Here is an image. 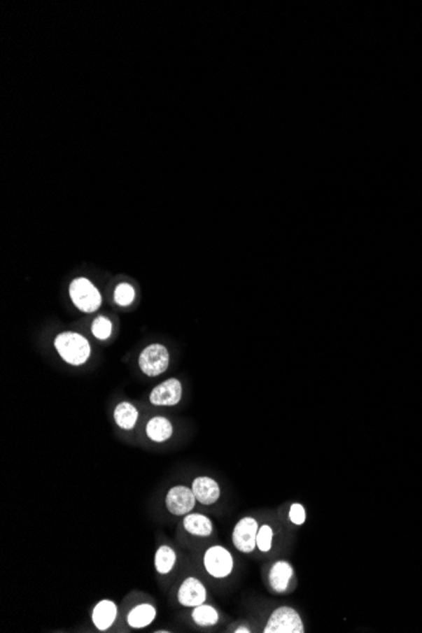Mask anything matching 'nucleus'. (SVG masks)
<instances>
[{"mask_svg": "<svg viewBox=\"0 0 422 633\" xmlns=\"http://www.w3.org/2000/svg\"><path fill=\"white\" fill-rule=\"evenodd\" d=\"M70 296L75 306L83 313H94L101 305V296L87 278H76L70 285Z\"/></svg>", "mask_w": 422, "mask_h": 633, "instance_id": "4", "label": "nucleus"}, {"mask_svg": "<svg viewBox=\"0 0 422 633\" xmlns=\"http://www.w3.org/2000/svg\"><path fill=\"white\" fill-rule=\"evenodd\" d=\"M204 568L211 578L225 579L234 569L233 554L221 545H213L204 554Z\"/></svg>", "mask_w": 422, "mask_h": 633, "instance_id": "3", "label": "nucleus"}, {"mask_svg": "<svg viewBox=\"0 0 422 633\" xmlns=\"http://www.w3.org/2000/svg\"><path fill=\"white\" fill-rule=\"evenodd\" d=\"M115 424L123 430H132L138 420V411L129 402H120L114 410Z\"/></svg>", "mask_w": 422, "mask_h": 633, "instance_id": "16", "label": "nucleus"}, {"mask_svg": "<svg viewBox=\"0 0 422 633\" xmlns=\"http://www.w3.org/2000/svg\"><path fill=\"white\" fill-rule=\"evenodd\" d=\"M274 531L269 525H262L257 534V548L260 553H269L273 548Z\"/></svg>", "mask_w": 422, "mask_h": 633, "instance_id": "19", "label": "nucleus"}, {"mask_svg": "<svg viewBox=\"0 0 422 633\" xmlns=\"http://www.w3.org/2000/svg\"><path fill=\"white\" fill-rule=\"evenodd\" d=\"M191 490L195 495L196 501L204 506H213L220 499V485L213 478H196L192 482Z\"/></svg>", "mask_w": 422, "mask_h": 633, "instance_id": "10", "label": "nucleus"}, {"mask_svg": "<svg viewBox=\"0 0 422 633\" xmlns=\"http://www.w3.org/2000/svg\"><path fill=\"white\" fill-rule=\"evenodd\" d=\"M260 529L258 521L254 517L241 518L234 526L232 541L234 548L243 554H252L257 548V534Z\"/></svg>", "mask_w": 422, "mask_h": 633, "instance_id": "5", "label": "nucleus"}, {"mask_svg": "<svg viewBox=\"0 0 422 633\" xmlns=\"http://www.w3.org/2000/svg\"><path fill=\"white\" fill-rule=\"evenodd\" d=\"M191 617L196 625L200 627L215 626L219 623V620H220L219 612L213 606H209L205 603L194 608V611L191 612Z\"/></svg>", "mask_w": 422, "mask_h": 633, "instance_id": "17", "label": "nucleus"}, {"mask_svg": "<svg viewBox=\"0 0 422 633\" xmlns=\"http://www.w3.org/2000/svg\"><path fill=\"white\" fill-rule=\"evenodd\" d=\"M156 608L150 603H142L130 611L127 617V622L132 628L138 630V628L150 626L156 618Z\"/></svg>", "mask_w": 422, "mask_h": 633, "instance_id": "14", "label": "nucleus"}, {"mask_svg": "<svg viewBox=\"0 0 422 633\" xmlns=\"http://www.w3.org/2000/svg\"><path fill=\"white\" fill-rule=\"evenodd\" d=\"M194 492L186 485H175L166 495V507L175 516H186L195 508Z\"/></svg>", "mask_w": 422, "mask_h": 633, "instance_id": "7", "label": "nucleus"}, {"mask_svg": "<svg viewBox=\"0 0 422 633\" xmlns=\"http://www.w3.org/2000/svg\"><path fill=\"white\" fill-rule=\"evenodd\" d=\"M55 348L61 358L71 366H83L90 358V344L78 333L59 334L55 340Z\"/></svg>", "mask_w": 422, "mask_h": 633, "instance_id": "1", "label": "nucleus"}, {"mask_svg": "<svg viewBox=\"0 0 422 633\" xmlns=\"http://www.w3.org/2000/svg\"><path fill=\"white\" fill-rule=\"evenodd\" d=\"M114 300L119 306H129L134 300V290L128 283H120L115 288Z\"/></svg>", "mask_w": 422, "mask_h": 633, "instance_id": "20", "label": "nucleus"}, {"mask_svg": "<svg viewBox=\"0 0 422 633\" xmlns=\"http://www.w3.org/2000/svg\"><path fill=\"white\" fill-rule=\"evenodd\" d=\"M146 432H147V436L152 441L163 443V441L169 440L172 436L174 429H172V424L169 422V420L166 418H161V416H157V418H150V421H148L147 427H146Z\"/></svg>", "mask_w": 422, "mask_h": 633, "instance_id": "15", "label": "nucleus"}, {"mask_svg": "<svg viewBox=\"0 0 422 633\" xmlns=\"http://www.w3.org/2000/svg\"><path fill=\"white\" fill-rule=\"evenodd\" d=\"M117 604L109 599H103L92 609L91 620L99 631H106L117 620Z\"/></svg>", "mask_w": 422, "mask_h": 633, "instance_id": "12", "label": "nucleus"}, {"mask_svg": "<svg viewBox=\"0 0 422 633\" xmlns=\"http://www.w3.org/2000/svg\"><path fill=\"white\" fill-rule=\"evenodd\" d=\"M208 598V590L202 581L197 578L189 576L182 581L177 592L178 603L183 607L195 608L204 604Z\"/></svg>", "mask_w": 422, "mask_h": 633, "instance_id": "8", "label": "nucleus"}, {"mask_svg": "<svg viewBox=\"0 0 422 633\" xmlns=\"http://www.w3.org/2000/svg\"><path fill=\"white\" fill-rule=\"evenodd\" d=\"M91 332H92L94 336H95L97 339H108V338L111 336V320H109V319H106V318H104V316L97 318V319L94 320V322H92Z\"/></svg>", "mask_w": 422, "mask_h": 633, "instance_id": "21", "label": "nucleus"}, {"mask_svg": "<svg viewBox=\"0 0 422 633\" xmlns=\"http://www.w3.org/2000/svg\"><path fill=\"white\" fill-rule=\"evenodd\" d=\"M182 385L178 379L169 378L152 391L150 401L155 406H175L181 401Z\"/></svg>", "mask_w": 422, "mask_h": 633, "instance_id": "9", "label": "nucleus"}, {"mask_svg": "<svg viewBox=\"0 0 422 633\" xmlns=\"http://www.w3.org/2000/svg\"><path fill=\"white\" fill-rule=\"evenodd\" d=\"M306 509L301 503H293L288 509V520L295 526H302L306 522Z\"/></svg>", "mask_w": 422, "mask_h": 633, "instance_id": "22", "label": "nucleus"}, {"mask_svg": "<svg viewBox=\"0 0 422 633\" xmlns=\"http://www.w3.org/2000/svg\"><path fill=\"white\" fill-rule=\"evenodd\" d=\"M156 632L157 633H169V631H164V630H162V631H156Z\"/></svg>", "mask_w": 422, "mask_h": 633, "instance_id": "24", "label": "nucleus"}, {"mask_svg": "<svg viewBox=\"0 0 422 633\" xmlns=\"http://www.w3.org/2000/svg\"><path fill=\"white\" fill-rule=\"evenodd\" d=\"M182 525H183V529H186V532H189L190 535L197 536V537H208L214 531L213 521L202 513L190 512L183 517Z\"/></svg>", "mask_w": 422, "mask_h": 633, "instance_id": "13", "label": "nucleus"}, {"mask_svg": "<svg viewBox=\"0 0 422 633\" xmlns=\"http://www.w3.org/2000/svg\"><path fill=\"white\" fill-rule=\"evenodd\" d=\"M139 368L148 377H157L166 372L169 364V354L161 344L147 346L139 355Z\"/></svg>", "mask_w": 422, "mask_h": 633, "instance_id": "6", "label": "nucleus"}, {"mask_svg": "<svg viewBox=\"0 0 422 633\" xmlns=\"http://www.w3.org/2000/svg\"><path fill=\"white\" fill-rule=\"evenodd\" d=\"M234 632H235V633H249V632H251V630H249V628H248V627H238V628H237V630H235V631H234Z\"/></svg>", "mask_w": 422, "mask_h": 633, "instance_id": "23", "label": "nucleus"}, {"mask_svg": "<svg viewBox=\"0 0 422 633\" xmlns=\"http://www.w3.org/2000/svg\"><path fill=\"white\" fill-rule=\"evenodd\" d=\"M265 633H304L305 625L299 612L293 607L282 606L273 611L263 630Z\"/></svg>", "mask_w": 422, "mask_h": 633, "instance_id": "2", "label": "nucleus"}, {"mask_svg": "<svg viewBox=\"0 0 422 633\" xmlns=\"http://www.w3.org/2000/svg\"><path fill=\"white\" fill-rule=\"evenodd\" d=\"M295 570L293 567L287 562V560H279L274 562L271 569H269V585L274 592L277 593H283L286 592L287 588L290 585V583L293 581Z\"/></svg>", "mask_w": 422, "mask_h": 633, "instance_id": "11", "label": "nucleus"}, {"mask_svg": "<svg viewBox=\"0 0 422 633\" xmlns=\"http://www.w3.org/2000/svg\"><path fill=\"white\" fill-rule=\"evenodd\" d=\"M177 556H176L175 550L163 545L161 548H158L155 555V567H156L157 573L166 575L172 571V569L175 567Z\"/></svg>", "mask_w": 422, "mask_h": 633, "instance_id": "18", "label": "nucleus"}]
</instances>
